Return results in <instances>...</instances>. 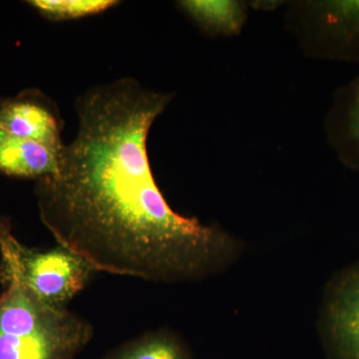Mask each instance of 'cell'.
I'll use <instances>...</instances> for the list:
<instances>
[{
    "label": "cell",
    "instance_id": "cell-1",
    "mask_svg": "<svg viewBox=\"0 0 359 359\" xmlns=\"http://www.w3.org/2000/svg\"><path fill=\"white\" fill-rule=\"evenodd\" d=\"M170 99L133 78L90 89L77 100L76 136L57 173L36 181L42 223L93 271L195 282L235 256L230 236L175 212L156 183L147 139Z\"/></svg>",
    "mask_w": 359,
    "mask_h": 359
},
{
    "label": "cell",
    "instance_id": "cell-2",
    "mask_svg": "<svg viewBox=\"0 0 359 359\" xmlns=\"http://www.w3.org/2000/svg\"><path fill=\"white\" fill-rule=\"evenodd\" d=\"M0 280V359H75L88 346V321L41 301L15 276Z\"/></svg>",
    "mask_w": 359,
    "mask_h": 359
},
{
    "label": "cell",
    "instance_id": "cell-3",
    "mask_svg": "<svg viewBox=\"0 0 359 359\" xmlns=\"http://www.w3.org/2000/svg\"><path fill=\"white\" fill-rule=\"evenodd\" d=\"M0 276H15L41 301L56 306H65L81 292L93 271L60 245L41 252L21 244L4 217H0Z\"/></svg>",
    "mask_w": 359,
    "mask_h": 359
},
{
    "label": "cell",
    "instance_id": "cell-4",
    "mask_svg": "<svg viewBox=\"0 0 359 359\" xmlns=\"http://www.w3.org/2000/svg\"><path fill=\"white\" fill-rule=\"evenodd\" d=\"M306 7L314 53L359 63V0H325Z\"/></svg>",
    "mask_w": 359,
    "mask_h": 359
},
{
    "label": "cell",
    "instance_id": "cell-5",
    "mask_svg": "<svg viewBox=\"0 0 359 359\" xmlns=\"http://www.w3.org/2000/svg\"><path fill=\"white\" fill-rule=\"evenodd\" d=\"M323 339L328 359H359V264L344 271L330 285Z\"/></svg>",
    "mask_w": 359,
    "mask_h": 359
},
{
    "label": "cell",
    "instance_id": "cell-6",
    "mask_svg": "<svg viewBox=\"0 0 359 359\" xmlns=\"http://www.w3.org/2000/svg\"><path fill=\"white\" fill-rule=\"evenodd\" d=\"M63 121L56 104L37 89L0 100V130L61 152Z\"/></svg>",
    "mask_w": 359,
    "mask_h": 359
},
{
    "label": "cell",
    "instance_id": "cell-7",
    "mask_svg": "<svg viewBox=\"0 0 359 359\" xmlns=\"http://www.w3.org/2000/svg\"><path fill=\"white\" fill-rule=\"evenodd\" d=\"M61 152L0 130V174L6 176L36 181L52 176L57 173Z\"/></svg>",
    "mask_w": 359,
    "mask_h": 359
},
{
    "label": "cell",
    "instance_id": "cell-8",
    "mask_svg": "<svg viewBox=\"0 0 359 359\" xmlns=\"http://www.w3.org/2000/svg\"><path fill=\"white\" fill-rule=\"evenodd\" d=\"M327 131L342 162L359 170V76L337 92Z\"/></svg>",
    "mask_w": 359,
    "mask_h": 359
},
{
    "label": "cell",
    "instance_id": "cell-9",
    "mask_svg": "<svg viewBox=\"0 0 359 359\" xmlns=\"http://www.w3.org/2000/svg\"><path fill=\"white\" fill-rule=\"evenodd\" d=\"M180 6L207 32L231 35L240 32L245 21L242 4L231 0H186Z\"/></svg>",
    "mask_w": 359,
    "mask_h": 359
},
{
    "label": "cell",
    "instance_id": "cell-10",
    "mask_svg": "<svg viewBox=\"0 0 359 359\" xmlns=\"http://www.w3.org/2000/svg\"><path fill=\"white\" fill-rule=\"evenodd\" d=\"M100 359H192L185 344L172 332L157 330L129 340Z\"/></svg>",
    "mask_w": 359,
    "mask_h": 359
},
{
    "label": "cell",
    "instance_id": "cell-11",
    "mask_svg": "<svg viewBox=\"0 0 359 359\" xmlns=\"http://www.w3.org/2000/svg\"><path fill=\"white\" fill-rule=\"evenodd\" d=\"M30 6L52 21L73 20L103 13L119 2L115 0H32Z\"/></svg>",
    "mask_w": 359,
    "mask_h": 359
}]
</instances>
